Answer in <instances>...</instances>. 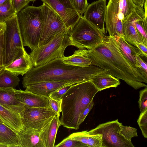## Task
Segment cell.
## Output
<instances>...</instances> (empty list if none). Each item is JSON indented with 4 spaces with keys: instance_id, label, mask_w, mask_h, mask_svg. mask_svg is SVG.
I'll return each mask as SVG.
<instances>
[{
    "instance_id": "9a60e30c",
    "label": "cell",
    "mask_w": 147,
    "mask_h": 147,
    "mask_svg": "<svg viewBox=\"0 0 147 147\" xmlns=\"http://www.w3.org/2000/svg\"><path fill=\"white\" fill-rule=\"evenodd\" d=\"M15 95L17 99L23 104L25 109L33 107H50L49 97L36 94L26 90L16 89Z\"/></svg>"
},
{
    "instance_id": "ffe728a7",
    "label": "cell",
    "mask_w": 147,
    "mask_h": 147,
    "mask_svg": "<svg viewBox=\"0 0 147 147\" xmlns=\"http://www.w3.org/2000/svg\"><path fill=\"white\" fill-rule=\"evenodd\" d=\"M114 36L123 55L131 65L136 69L137 57L138 55L143 56L139 49L128 43L123 37L116 35Z\"/></svg>"
},
{
    "instance_id": "4316f807",
    "label": "cell",
    "mask_w": 147,
    "mask_h": 147,
    "mask_svg": "<svg viewBox=\"0 0 147 147\" xmlns=\"http://www.w3.org/2000/svg\"><path fill=\"white\" fill-rule=\"evenodd\" d=\"M17 14L11 5L10 0L0 5V22H4Z\"/></svg>"
},
{
    "instance_id": "f546056e",
    "label": "cell",
    "mask_w": 147,
    "mask_h": 147,
    "mask_svg": "<svg viewBox=\"0 0 147 147\" xmlns=\"http://www.w3.org/2000/svg\"><path fill=\"white\" fill-rule=\"evenodd\" d=\"M55 147H86L82 142L71 138L69 136L64 139L60 143L54 146Z\"/></svg>"
},
{
    "instance_id": "7a4b0ae2",
    "label": "cell",
    "mask_w": 147,
    "mask_h": 147,
    "mask_svg": "<svg viewBox=\"0 0 147 147\" xmlns=\"http://www.w3.org/2000/svg\"><path fill=\"white\" fill-rule=\"evenodd\" d=\"M92 65L80 67L66 64L61 58L33 67L24 76L22 84L24 88L33 84L46 81L67 82L74 84L91 80L94 76L106 71Z\"/></svg>"
},
{
    "instance_id": "7402d4cb",
    "label": "cell",
    "mask_w": 147,
    "mask_h": 147,
    "mask_svg": "<svg viewBox=\"0 0 147 147\" xmlns=\"http://www.w3.org/2000/svg\"><path fill=\"white\" fill-rule=\"evenodd\" d=\"M0 118L5 124L18 133L24 128L20 115L0 105Z\"/></svg>"
},
{
    "instance_id": "f1b7e54d",
    "label": "cell",
    "mask_w": 147,
    "mask_h": 147,
    "mask_svg": "<svg viewBox=\"0 0 147 147\" xmlns=\"http://www.w3.org/2000/svg\"><path fill=\"white\" fill-rule=\"evenodd\" d=\"M119 127L120 134L128 140L131 142V139L132 138L138 136L136 128L130 126H123L122 123L120 125Z\"/></svg>"
},
{
    "instance_id": "4dcf8cb0",
    "label": "cell",
    "mask_w": 147,
    "mask_h": 147,
    "mask_svg": "<svg viewBox=\"0 0 147 147\" xmlns=\"http://www.w3.org/2000/svg\"><path fill=\"white\" fill-rule=\"evenodd\" d=\"M137 123L140 128L142 134L147 138V109L141 113L137 120Z\"/></svg>"
},
{
    "instance_id": "c3c4849f",
    "label": "cell",
    "mask_w": 147,
    "mask_h": 147,
    "mask_svg": "<svg viewBox=\"0 0 147 147\" xmlns=\"http://www.w3.org/2000/svg\"><path fill=\"white\" fill-rule=\"evenodd\" d=\"M4 68V67L3 66L0 67V73L3 70Z\"/></svg>"
},
{
    "instance_id": "2e32d148",
    "label": "cell",
    "mask_w": 147,
    "mask_h": 147,
    "mask_svg": "<svg viewBox=\"0 0 147 147\" xmlns=\"http://www.w3.org/2000/svg\"><path fill=\"white\" fill-rule=\"evenodd\" d=\"M15 90L12 88H0V105L21 115L25 108L16 97Z\"/></svg>"
},
{
    "instance_id": "9c48e42d",
    "label": "cell",
    "mask_w": 147,
    "mask_h": 147,
    "mask_svg": "<svg viewBox=\"0 0 147 147\" xmlns=\"http://www.w3.org/2000/svg\"><path fill=\"white\" fill-rule=\"evenodd\" d=\"M41 6L42 25L38 47L45 44L61 33L70 31L56 12L44 3Z\"/></svg>"
},
{
    "instance_id": "d590c367",
    "label": "cell",
    "mask_w": 147,
    "mask_h": 147,
    "mask_svg": "<svg viewBox=\"0 0 147 147\" xmlns=\"http://www.w3.org/2000/svg\"><path fill=\"white\" fill-rule=\"evenodd\" d=\"M136 69L144 78L147 80L146 62H145L139 55L137 57Z\"/></svg>"
},
{
    "instance_id": "60d3db41",
    "label": "cell",
    "mask_w": 147,
    "mask_h": 147,
    "mask_svg": "<svg viewBox=\"0 0 147 147\" xmlns=\"http://www.w3.org/2000/svg\"><path fill=\"white\" fill-rule=\"evenodd\" d=\"M5 29L2 30L0 32V67L3 66V33Z\"/></svg>"
},
{
    "instance_id": "ba28073f",
    "label": "cell",
    "mask_w": 147,
    "mask_h": 147,
    "mask_svg": "<svg viewBox=\"0 0 147 147\" xmlns=\"http://www.w3.org/2000/svg\"><path fill=\"white\" fill-rule=\"evenodd\" d=\"M68 31L56 36L45 44L31 51L29 55L33 67L46 64L64 57L66 48L70 46Z\"/></svg>"
},
{
    "instance_id": "8992f818",
    "label": "cell",
    "mask_w": 147,
    "mask_h": 147,
    "mask_svg": "<svg viewBox=\"0 0 147 147\" xmlns=\"http://www.w3.org/2000/svg\"><path fill=\"white\" fill-rule=\"evenodd\" d=\"M105 32L82 16L70 31V46L79 49H91L102 42Z\"/></svg>"
},
{
    "instance_id": "b9f144b4",
    "label": "cell",
    "mask_w": 147,
    "mask_h": 147,
    "mask_svg": "<svg viewBox=\"0 0 147 147\" xmlns=\"http://www.w3.org/2000/svg\"><path fill=\"white\" fill-rule=\"evenodd\" d=\"M136 47H137L143 56L147 58V46L142 43H137L136 44Z\"/></svg>"
},
{
    "instance_id": "e0dca14e",
    "label": "cell",
    "mask_w": 147,
    "mask_h": 147,
    "mask_svg": "<svg viewBox=\"0 0 147 147\" xmlns=\"http://www.w3.org/2000/svg\"><path fill=\"white\" fill-rule=\"evenodd\" d=\"M74 84L65 82L46 81L27 86L26 90L34 94L49 98L54 91L63 86Z\"/></svg>"
},
{
    "instance_id": "44dd1931",
    "label": "cell",
    "mask_w": 147,
    "mask_h": 147,
    "mask_svg": "<svg viewBox=\"0 0 147 147\" xmlns=\"http://www.w3.org/2000/svg\"><path fill=\"white\" fill-rule=\"evenodd\" d=\"M33 67L29 54L26 52L22 56L4 67V68L17 76H23Z\"/></svg>"
},
{
    "instance_id": "7bdbcfd3",
    "label": "cell",
    "mask_w": 147,
    "mask_h": 147,
    "mask_svg": "<svg viewBox=\"0 0 147 147\" xmlns=\"http://www.w3.org/2000/svg\"><path fill=\"white\" fill-rule=\"evenodd\" d=\"M134 3L136 5L143 8L146 0H132Z\"/></svg>"
},
{
    "instance_id": "8d00e7d4",
    "label": "cell",
    "mask_w": 147,
    "mask_h": 147,
    "mask_svg": "<svg viewBox=\"0 0 147 147\" xmlns=\"http://www.w3.org/2000/svg\"><path fill=\"white\" fill-rule=\"evenodd\" d=\"M73 85H69L62 87L52 93L49 98L53 99L61 100L63 96Z\"/></svg>"
},
{
    "instance_id": "8fae6325",
    "label": "cell",
    "mask_w": 147,
    "mask_h": 147,
    "mask_svg": "<svg viewBox=\"0 0 147 147\" xmlns=\"http://www.w3.org/2000/svg\"><path fill=\"white\" fill-rule=\"evenodd\" d=\"M57 113L50 107L25 109L21 116L24 127H30L40 132Z\"/></svg>"
},
{
    "instance_id": "d6a6232c",
    "label": "cell",
    "mask_w": 147,
    "mask_h": 147,
    "mask_svg": "<svg viewBox=\"0 0 147 147\" xmlns=\"http://www.w3.org/2000/svg\"><path fill=\"white\" fill-rule=\"evenodd\" d=\"M89 134L87 131L73 133L69 136L72 139L80 142L88 147V143Z\"/></svg>"
},
{
    "instance_id": "52a82bcc",
    "label": "cell",
    "mask_w": 147,
    "mask_h": 147,
    "mask_svg": "<svg viewBox=\"0 0 147 147\" xmlns=\"http://www.w3.org/2000/svg\"><path fill=\"white\" fill-rule=\"evenodd\" d=\"M3 33V65L5 67L26 52L23 45L18 24L17 14L4 22Z\"/></svg>"
},
{
    "instance_id": "277c9868",
    "label": "cell",
    "mask_w": 147,
    "mask_h": 147,
    "mask_svg": "<svg viewBox=\"0 0 147 147\" xmlns=\"http://www.w3.org/2000/svg\"><path fill=\"white\" fill-rule=\"evenodd\" d=\"M17 16L23 45L32 51L38 47L41 34V5L26 6L18 12Z\"/></svg>"
},
{
    "instance_id": "83f0119b",
    "label": "cell",
    "mask_w": 147,
    "mask_h": 147,
    "mask_svg": "<svg viewBox=\"0 0 147 147\" xmlns=\"http://www.w3.org/2000/svg\"><path fill=\"white\" fill-rule=\"evenodd\" d=\"M134 24L142 43L147 46V19H138L135 21Z\"/></svg>"
},
{
    "instance_id": "30bf717a",
    "label": "cell",
    "mask_w": 147,
    "mask_h": 147,
    "mask_svg": "<svg viewBox=\"0 0 147 147\" xmlns=\"http://www.w3.org/2000/svg\"><path fill=\"white\" fill-rule=\"evenodd\" d=\"M121 123L117 119L100 124L88 133L90 135H102V147H134L131 142L120 134Z\"/></svg>"
},
{
    "instance_id": "cb8c5ba5",
    "label": "cell",
    "mask_w": 147,
    "mask_h": 147,
    "mask_svg": "<svg viewBox=\"0 0 147 147\" xmlns=\"http://www.w3.org/2000/svg\"><path fill=\"white\" fill-rule=\"evenodd\" d=\"M91 80L99 91L111 87H117L120 84L119 79L107 71L96 75Z\"/></svg>"
},
{
    "instance_id": "f35d334b",
    "label": "cell",
    "mask_w": 147,
    "mask_h": 147,
    "mask_svg": "<svg viewBox=\"0 0 147 147\" xmlns=\"http://www.w3.org/2000/svg\"><path fill=\"white\" fill-rule=\"evenodd\" d=\"M49 105L50 107L60 116L61 112V100H57L49 98Z\"/></svg>"
},
{
    "instance_id": "836d02e7",
    "label": "cell",
    "mask_w": 147,
    "mask_h": 147,
    "mask_svg": "<svg viewBox=\"0 0 147 147\" xmlns=\"http://www.w3.org/2000/svg\"><path fill=\"white\" fill-rule=\"evenodd\" d=\"M140 113L147 109V87L139 92V98L138 101Z\"/></svg>"
},
{
    "instance_id": "603a6c76",
    "label": "cell",
    "mask_w": 147,
    "mask_h": 147,
    "mask_svg": "<svg viewBox=\"0 0 147 147\" xmlns=\"http://www.w3.org/2000/svg\"><path fill=\"white\" fill-rule=\"evenodd\" d=\"M0 147H20L18 133L0 122Z\"/></svg>"
},
{
    "instance_id": "e575fe53",
    "label": "cell",
    "mask_w": 147,
    "mask_h": 147,
    "mask_svg": "<svg viewBox=\"0 0 147 147\" xmlns=\"http://www.w3.org/2000/svg\"><path fill=\"white\" fill-rule=\"evenodd\" d=\"M102 136L101 134L89 135L88 143V147H102Z\"/></svg>"
},
{
    "instance_id": "5bb4252c",
    "label": "cell",
    "mask_w": 147,
    "mask_h": 147,
    "mask_svg": "<svg viewBox=\"0 0 147 147\" xmlns=\"http://www.w3.org/2000/svg\"><path fill=\"white\" fill-rule=\"evenodd\" d=\"M144 18L147 19L143 8L137 5L131 15L123 24V38L128 43L135 47L136 43L142 42L136 29L134 22L138 19Z\"/></svg>"
},
{
    "instance_id": "ac0fdd59",
    "label": "cell",
    "mask_w": 147,
    "mask_h": 147,
    "mask_svg": "<svg viewBox=\"0 0 147 147\" xmlns=\"http://www.w3.org/2000/svg\"><path fill=\"white\" fill-rule=\"evenodd\" d=\"M59 116L55 115L40 133V138L45 147H54L57 133L61 125Z\"/></svg>"
},
{
    "instance_id": "7c38bea8",
    "label": "cell",
    "mask_w": 147,
    "mask_h": 147,
    "mask_svg": "<svg viewBox=\"0 0 147 147\" xmlns=\"http://www.w3.org/2000/svg\"><path fill=\"white\" fill-rule=\"evenodd\" d=\"M56 12L70 31L82 16L69 0H40Z\"/></svg>"
},
{
    "instance_id": "7dc6e473",
    "label": "cell",
    "mask_w": 147,
    "mask_h": 147,
    "mask_svg": "<svg viewBox=\"0 0 147 147\" xmlns=\"http://www.w3.org/2000/svg\"><path fill=\"white\" fill-rule=\"evenodd\" d=\"M36 0H26V2L28 4L30 1L34 2Z\"/></svg>"
},
{
    "instance_id": "74e56055",
    "label": "cell",
    "mask_w": 147,
    "mask_h": 147,
    "mask_svg": "<svg viewBox=\"0 0 147 147\" xmlns=\"http://www.w3.org/2000/svg\"><path fill=\"white\" fill-rule=\"evenodd\" d=\"M10 1L17 13L28 4L26 0H10Z\"/></svg>"
},
{
    "instance_id": "f6af8a7d",
    "label": "cell",
    "mask_w": 147,
    "mask_h": 147,
    "mask_svg": "<svg viewBox=\"0 0 147 147\" xmlns=\"http://www.w3.org/2000/svg\"><path fill=\"white\" fill-rule=\"evenodd\" d=\"M144 6V10L145 12V17L146 18H147V0H146Z\"/></svg>"
},
{
    "instance_id": "4fadbf2b",
    "label": "cell",
    "mask_w": 147,
    "mask_h": 147,
    "mask_svg": "<svg viewBox=\"0 0 147 147\" xmlns=\"http://www.w3.org/2000/svg\"><path fill=\"white\" fill-rule=\"evenodd\" d=\"M106 0H98L88 5L83 17L96 27L106 32L105 23L107 10Z\"/></svg>"
},
{
    "instance_id": "484cf974",
    "label": "cell",
    "mask_w": 147,
    "mask_h": 147,
    "mask_svg": "<svg viewBox=\"0 0 147 147\" xmlns=\"http://www.w3.org/2000/svg\"><path fill=\"white\" fill-rule=\"evenodd\" d=\"M20 81L17 76L4 68L0 73V88H15L18 85Z\"/></svg>"
},
{
    "instance_id": "6da1fadb",
    "label": "cell",
    "mask_w": 147,
    "mask_h": 147,
    "mask_svg": "<svg viewBox=\"0 0 147 147\" xmlns=\"http://www.w3.org/2000/svg\"><path fill=\"white\" fill-rule=\"evenodd\" d=\"M85 55L92 65L105 70L125 82L134 89L147 87L144 78L126 59L121 52L114 36H105L102 42L90 50Z\"/></svg>"
},
{
    "instance_id": "bcb514c9",
    "label": "cell",
    "mask_w": 147,
    "mask_h": 147,
    "mask_svg": "<svg viewBox=\"0 0 147 147\" xmlns=\"http://www.w3.org/2000/svg\"><path fill=\"white\" fill-rule=\"evenodd\" d=\"M9 0H0V5L5 3Z\"/></svg>"
},
{
    "instance_id": "d6986e66",
    "label": "cell",
    "mask_w": 147,
    "mask_h": 147,
    "mask_svg": "<svg viewBox=\"0 0 147 147\" xmlns=\"http://www.w3.org/2000/svg\"><path fill=\"white\" fill-rule=\"evenodd\" d=\"M38 130L24 127L18 133L20 147H45Z\"/></svg>"
},
{
    "instance_id": "681fc988",
    "label": "cell",
    "mask_w": 147,
    "mask_h": 147,
    "mask_svg": "<svg viewBox=\"0 0 147 147\" xmlns=\"http://www.w3.org/2000/svg\"><path fill=\"white\" fill-rule=\"evenodd\" d=\"M0 122L3 123V121H2V120H1V119L0 118Z\"/></svg>"
},
{
    "instance_id": "ee69618b",
    "label": "cell",
    "mask_w": 147,
    "mask_h": 147,
    "mask_svg": "<svg viewBox=\"0 0 147 147\" xmlns=\"http://www.w3.org/2000/svg\"><path fill=\"white\" fill-rule=\"evenodd\" d=\"M5 27L6 25L5 22H0V32L5 29Z\"/></svg>"
},
{
    "instance_id": "ab89813d",
    "label": "cell",
    "mask_w": 147,
    "mask_h": 147,
    "mask_svg": "<svg viewBox=\"0 0 147 147\" xmlns=\"http://www.w3.org/2000/svg\"><path fill=\"white\" fill-rule=\"evenodd\" d=\"M94 105V102L92 100L83 111L79 119L80 125L84 121L86 117L93 108Z\"/></svg>"
},
{
    "instance_id": "3957f363",
    "label": "cell",
    "mask_w": 147,
    "mask_h": 147,
    "mask_svg": "<svg viewBox=\"0 0 147 147\" xmlns=\"http://www.w3.org/2000/svg\"><path fill=\"white\" fill-rule=\"evenodd\" d=\"M99 91L92 80L72 85L61 98V125L78 129L80 117Z\"/></svg>"
},
{
    "instance_id": "d4e9b609",
    "label": "cell",
    "mask_w": 147,
    "mask_h": 147,
    "mask_svg": "<svg viewBox=\"0 0 147 147\" xmlns=\"http://www.w3.org/2000/svg\"><path fill=\"white\" fill-rule=\"evenodd\" d=\"M86 50L79 49L71 55L61 58L62 61L68 65L80 67H86L92 65L90 60L85 55Z\"/></svg>"
},
{
    "instance_id": "5b68a950",
    "label": "cell",
    "mask_w": 147,
    "mask_h": 147,
    "mask_svg": "<svg viewBox=\"0 0 147 147\" xmlns=\"http://www.w3.org/2000/svg\"><path fill=\"white\" fill-rule=\"evenodd\" d=\"M136 6L132 0H109L105 21L109 36L123 37V24L131 15Z\"/></svg>"
},
{
    "instance_id": "1f68e13d",
    "label": "cell",
    "mask_w": 147,
    "mask_h": 147,
    "mask_svg": "<svg viewBox=\"0 0 147 147\" xmlns=\"http://www.w3.org/2000/svg\"><path fill=\"white\" fill-rule=\"evenodd\" d=\"M75 10L81 16L88 5L87 0H69Z\"/></svg>"
}]
</instances>
